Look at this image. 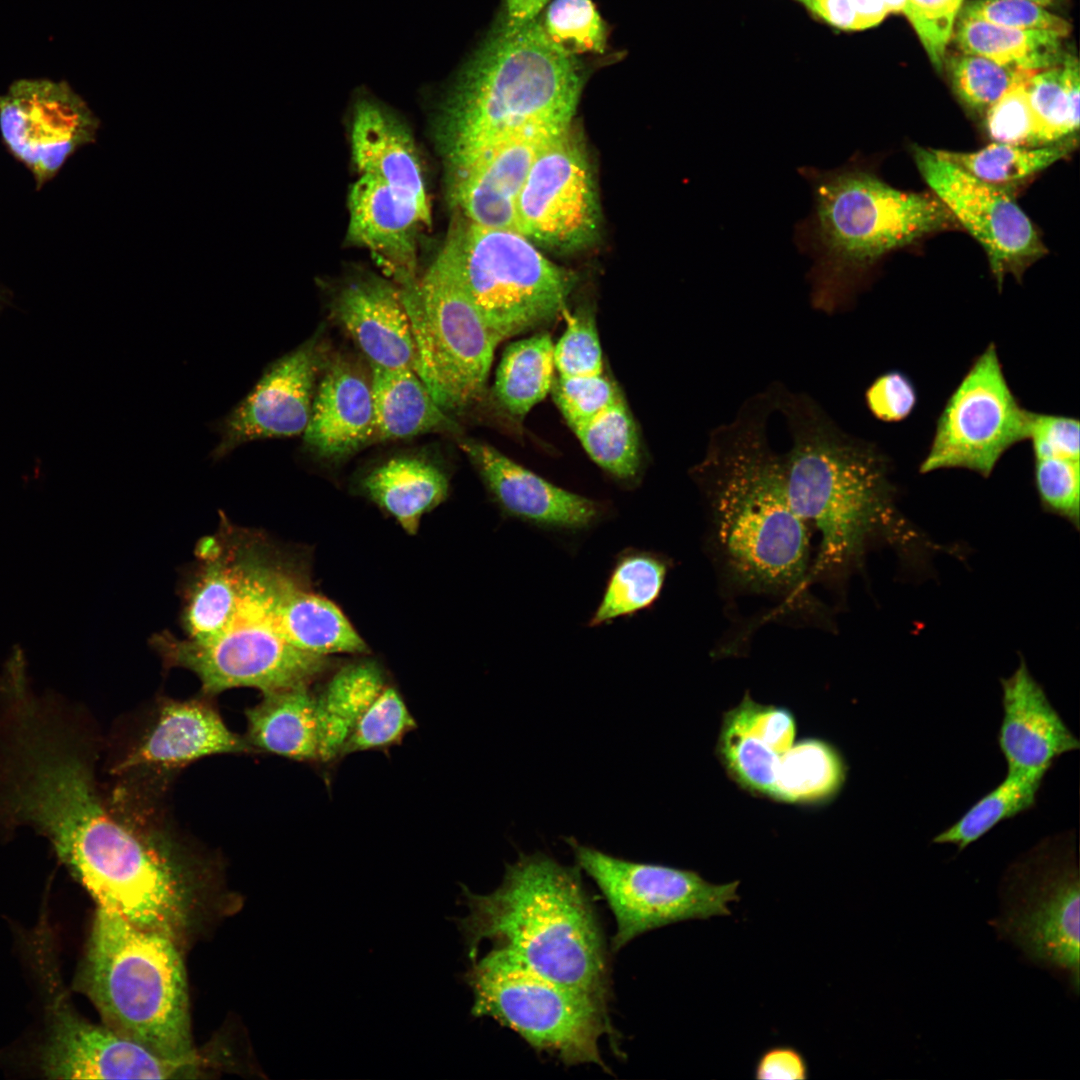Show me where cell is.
I'll use <instances>...</instances> for the list:
<instances>
[{"instance_id": "obj_50", "label": "cell", "mask_w": 1080, "mask_h": 1080, "mask_svg": "<svg viewBox=\"0 0 1080 1080\" xmlns=\"http://www.w3.org/2000/svg\"><path fill=\"white\" fill-rule=\"evenodd\" d=\"M1079 421L1072 417L1031 412L1027 440L1034 457L1079 460Z\"/></svg>"}, {"instance_id": "obj_45", "label": "cell", "mask_w": 1080, "mask_h": 1080, "mask_svg": "<svg viewBox=\"0 0 1080 1080\" xmlns=\"http://www.w3.org/2000/svg\"><path fill=\"white\" fill-rule=\"evenodd\" d=\"M566 329L554 345V365L559 376L603 373L602 350L595 320L590 312L563 310Z\"/></svg>"}, {"instance_id": "obj_47", "label": "cell", "mask_w": 1080, "mask_h": 1080, "mask_svg": "<svg viewBox=\"0 0 1080 1080\" xmlns=\"http://www.w3.org/2000/svg\"><path fill=\"white\" fill-rule=\"evenodd\" d=\"M958 18L1015 29L1052 31L1062 37L1071 31L1066 20L1027 0H973L961 7Z\"/></svg>"}, {"instance_id": "obj_38", "label": "cell", "mask_w": 1080, "mask_h": 1080, "mask_svg": "<svg viewBox=\"0 0 1080 1080\" xmlns=\"http://www.w3.org/2000/svg\"><path fill=\"white\" fill-rule=\"evenodd\" d=\"M1061 62L1062 67L1039 71L1026 82L1034 118V146L1078 137L1079 62L1074 55H1066Z\"/></svg>"}, {"instance_id": "obj_6", "label": "cell", "mask_w": 1080, "mask_h": 1080, "mask_svg": "<svg viewBox=\"0 0 1080 1080\" xmlns=\"http://www.w3.org/2000/svg\"><path fill=\"white\" fill-rule=\"evenodd\" d=\"M584 73L576 56L554 44L536 18L503 22L465 66L437 127L453 174L495 143L528 128L568 126Z\"/></svg>"}, {"instance_id": "obj_24", "label": "cell", "mask_w": 1080, "mask_h": 1080, "mask_svg": "<svg viewBox=\"0 0 1080 1080\" xmlns=\"http://www.w3.org/2000/svg\"><path fill=\"white\" fill-rule=\"evenodd\" d=\"M796 734L790 710L758 703L746 693L723 715L716 752L738 786L770 799L780 759L795 743Z\"/></svg>"}, {"instance_id": "obj_46", "label": "cell", "mask_w": 1080, "mask_h": 1080, "mask_svg": "<svg viewBox=\"0 0 1080 1080\" xmlns=\"http://www.w3.org/2000/svg\"><path fill=\"white\" fill-rule=\"evenodd\" d=\"M552 389L555 401L572 430L591 420L622 397L615 384L603 373L584 376L558 375Z\"/></svg>"}, {"instance_id": "obj_9", "label": "cell", "mask_w": 1080, "mask_h": 1080, "mask_svg": "<svg viewBox=\"0 0 1080 1080\" xmlns=\"http://www.w3.org/2000/svg\"><path fill=\"white\" fill-rule=\"evenodd\" d=\"M998 900V912L989 921L998 938L1060 977L1077 996L1080 878L1075 834L1047 837L1010 863L1001 877Z\"/></svg>"}, {"instance_id": "obj_14", "label": "cell", "mask_w": 1080, "mask_h": 1080, "mask_svg": "<svg viewBox=\"0 0 1080 1080\" xmlns=\"http://www.w3.org/2000/svg\"><path fill=\"white\" fill-rule=\"evenodd\" d=\"M1030 417L990 344L947 399L919 470L960 468L989 477L1011 447L1027 440Z\"/></svg>"}, {"instance_id": "obj_40", "label": "cell", "mask_w": 1080, "mask_h": 1080, "mask_svg": "<svg viewBox=\"0 0 1080 1080\" xmlns=\"http://www.w3.org/2000/svg\"><path fill=\"white\" fill-rule=\"evenodd\" d=\"M573 431L589 457L608 474L624 482L637 477L641 466L639 438L622 397Z\"/></svg>"}, {"instance_id": "obj_22", "label": "cell", "mask_w": 1080, "mask_h": 1080, "mask_svg": "<svg viewBox=\"0 0 1080 1080\" xmlns=\"http://www.w3.org/2000/svg\"><path fill=\"white\" fill-rule=\"evenodd\" d=\"M1000 682L1003 718L997 741L1007 770L1045 777L1057 758L1079 749V740L1023 659Z\"/></svg>"}, {"instance_id": "obj_56", "label": "cell", "mask_w": 1080, "mask_h": 1080, "mask_svg": "<svg viewBox=\"0 0 1080 1080\" xmlns=\"http://www.w3.org/2000/svg\"><path fill=\"white\" fill-rule=\"evenodd\" d=\"M889 13H905L908 0H883Z\"/></svg>"}, {"instance_id": "obj_54", "label": "cell", "mask_w": 1080, "mask_h": 1080, "mask_svg": "<svg viewBox=\"0 0 1080 1080\" xmlns=\"http://www.w3.org/2000/svg\"><path fill=\"white\" fill-rule=\"evenodd\" d=\"M550 0H504V21L510 25H520L537 18Z\"/></svg>"}, {"instance_id": "obj_13", "label": "cell", "mask_w": 1080, "mask_h": 1080, "mask_svg": "<svg viewBox=\"0 0 1080 1080\" xmlns=\"http://www.w3.org/2000/svg\"><path fill=\"white\" fill-rule=\"evenodd\" d=\"M578 868L597 884L616 921L612 950L669 924L731 915L740 900L739 880L715 884L698 872L640 863L607 854L569 839Z\"/></svg>"}, {"instance_id": "obj_31", "label": "cell", "mask_w": 1080, "mask_h": 1080, "mask_svg": "<svg viewBox=\"0 0 1080 1080\" xmlns=\"http://www.w3.org/2000/svg\"><path fill=\"white\" fill-rule=\"evenodd\" d=\"M308 686L263 693L246 711L251 747L294 760L319 759L316 697Z\"/></svg>"}, {"instance_id": "obj_19", "label": "cell", "mask_w": 1080, "mask_h": 1080, "mask_svg": "<svg viewBox=\"0 0 1080 1080\" xmlns=\"http://www.w3.org/2000/svg\"><path fill=\"white\" fill-rule=\"evenodd\" d=\"M318 335L266 367L253 389L218 424V459L245 443L290 437L307 427L320 368Z\"/></svg>"}, {"instance_id": "obj_32", "label": "cell", "mask_w": 1080, "mask_h": 1080, "mask_svg": "<svg viewBox=\"0 0 1080 1080\" xmlns=\"http://www.w3.org/2000/svg\"><path fill=\"white\" fill-rule=\"evenodd\" d=\"M380 668L370 661L342 667L316 697L318 757L330 761L342 747L363 713L384 689Z\"/></svg>"}, {"instance_id": "obj_4", "label": "cell", "mask_w": 1080, "mask_h": 1080, "mask_svg": "<svg viewBox=\"0 0 1080 1080\" xmlns=\"http://www.w3.org/2000/svg\"><path fill=\"white\" fill-rule=\"evenodd\" d=\"M578 871L535 852L508 864L493 892L465 887L468 914L458 923L470 959L488 940L508 960L607 1004L605 944Z\"/></svg>"}, {"instance_id": "obj_29", "label": "cell", "mask_w": 1080, "mask_h": 1080, "mask_svg": "<svg viewBox=\"0 0 1080 1080\" xmlns=\"http://www.w3.org/2000/svg\"><path fill=\"white\" fill-rule=\"evenodd\" d=\"M369 365L373 441L405 439L435 431L457 432V423L435 402L414 370Z\"/></svg>"}, {"instance_id": "obj_37", "label": "cell", "mask_w": 1080, "mask_h": 1080, "mask_svg": "<svg viewBox=\"0 0 1080 1080\" xmlns=\"http://www.w3.org/2000/svg\"><path fill=\"white\" fill-rule=\"evenodd\" d=\"M670 566L662 554L634 548L621 552L589 626H601L651 607L661 594Z\"/></svg>"}, {"instance_id": "obj_1", "label": "cell", "mask_w": 1080, "mask_h": 1080, "mask_svg": "<svg viewBox=\"0 0 1080 1080\" xmlns=\"http://www.w3.org/2000/svg\"><path fill=\"white\" fill-rule=\"evenodd\" d=\"M767 391L709 436L692 470L708 513V545L730 590L779 602L784 617L829 624L811 593V531L793 509L769 432Z\"/></svg>"}, {"instance_id": "obj_2", "label": "cell", "mask_w": 1080, "mask_h": 1080, "mask_svg": "<svg viewBox=\"0 0 1080 1080\" xmlns=\"http://www.w3.org/2000/svg\"><path fill=\"white\" fill-rule=\"evenodd\" d=\"M96 784L83 755L48 762L21 794L20 824L50 842L98 906L173 936L183 915L177 871L161 843L109 807Z\"/></svg>"}, {"instance_id": "obj_34", "label": "cell", "mask_w": 1080, "mask_h": 1080, "mask_svg": "<svg viewBox=\"0 0 1080 1080\" xmlns=\"http://www.w3.org/2000/svg\"><path fill=\"white\" fill-rule=\"evenodd\" d=\"M1063 38L1052 31L1015 29L967 18H959L954 32L963 53L1031 72L1061 63Z\"/></svg>"}, {"instance_id": "obj_5", "label": "cell", "mask_w": 1080, "mask_h": 1080, "mask_svg": "<svg viewBox=\"0 0 1080 1080\" xmlns=\"http://www.w3.org/2000/svg\"><path fill=\"white\" fill-rule=\"evenodd\" d=\"M811 188L812 209L794 227V243L813 264L807 273L814 309L832 315L887 254L958 222L934 194L899 190L851 159L834 169L797 168Z\"/></svg>"}, {"instance_id": "obj_30", "label": "cell", "mask_w": 1080, "mask_h": 1080, "mask_svg": "<svg viewBox=\"0 0 1080 1080\" xmlns=\"http://www.w3.org/2000/svg\"><path fill=\"white\" fill-rule=\"evenodd\" d=\"M365 495L415 534L424 514L442 503L449 480L435 463L417 456H397L373 468L361 482Z\"/></svg>"}, {"instance_id": "obj_20", "label": "cell", "mask_w": 1080, "mask_h": 1080, "mask_svg": "<svg viewBox=\"0 0 1080 1080\" xmlns=\"http://www.w3.org/2000/svg\"><path fill=\"white\" fill-rule=\"evenodd\" d=\"M570 126H539L513 134L453 174V199L468 222L517 230V200L533 162Z\"/></svg>"}, {"instance_id": "obj_27", "label": "cell", "mask_w": 1080, "mask_h": 1080, "mask_svg": "<svg viewBox=\"0 0 1080 1080\" xmlns=\"http://www.w3.org/2000/svg\"><path fill=\"white\" fill-rule=\"evenodd\" d=\"M333 312L369 364L416 372L415 342L399 287L373 276L354 279L338 293Z\"/></svg>"}, {"instance_id": "obj_57", "label": "cell", "mask_w": 1080, "mask_h": 1080, "mask_svg": "<svg viewBox=\"0 0 1080 1080\" xmlns=\"http://www.w3.org/2000/svg\"><path fill=\"white\" fill-rule=\"evenodd\" d=\"M1027 1L1036 3V4L1044 7V6H1047V5L1051 4L1054 0H1027Z\"/></svg>"}, {"instance_id": "obj_52", "label": "cell", "mask_w": 1080, "mask_h": 1080, "mask_svg": "<svg viewBox=\"0 0 1080 1080\" xmlns=\"http://www.w3.org/2000/svg\"><path fill=\"white\" fill-rule=\"evenodd\" d=\"M756 1079L805 1080L809 1067L804 1055L795 1047L777 1045L767 1048L754 1067Z\"/></svg>"}, {"instance_id": "obj_55", "label": "cell", "mask_w": 1080, "mask_h": 1080, "mask_svg": "<svg viewBox=\"0 0 1080 1080\" xmlns=\"http://www.w3.org/2000/svg\"><path fill=\"white\" fill-rule=\"evenodd\" d=\"M860 30L879 24L889 13L883 0H851Z\"/></svg>"}, {"instance_id": "obj_8", "label": "cell", "mask_w": 1080, "mask_h": 1080, "mask_svg": "<svg viewBox=\"0 0 1080 1080\" xmlns=\"http://www.w3.org/2000/svg\"><path fill=\"white\" fill-rule=\"evenodd\" d=\"M232 582L223 621L208 641H187L192 664L227 687L276 688L297 682L311 666V655L283 637L277 612L288 565L256 531L222 520L216 534Z\"/></svg>"}, {"instance_id": "obj_33", "label": "cell", "mask_w": 1080, "mask_h": 1080, "mask_svg": "<svg viewBox=\"0 0 1080 1080\" xmlns=\"http://www.w3.org/2000/svg\"><path fill=\"white\" fill-rule=\"evenodd\" d=\"M848 767L838 749L819 738L795 741L776 773L771 800L818 805L834 799L843 788Z\"/></svg>"}, {"instance_id": "obj_44", "label": "cell", "mask_w": 1080, "mask_h": 1080, "mask_svg": "<svg viewBox=\"0 0 1080 1080\" xmlns=\"http://www.w3.org/2000/svg\"><path fill=\"white\" fill-rule=\"evenodd\" d=\"M1079 466V460L1034 457V484L1041 505L1076 528L1080 519Z\"/></svg>"}, {"instance_id": "obj_15", "label": "cell", "mask_w": 1080, "mask_h": 1080, "mask_svg": "<svg viewBox=\"0 0 1080 1080\" xmlns=\"http://www.w3.org/2000/svg\"><path fill=\"white\" fill-rule=\"evenodd\" d=\"M570 128L539 152L516 206L517 230L536 246L561 253L590 246L600 232L591 165Z\"/></svg>"}, {"instance_id": "obj_11", "label": "cell", "mask_w": 1080, "mask_h": 1080, "mask_svg": "<svg viewBox=\"0 0 1080 1080\" xmlns=\"http://www.w3.org/2000/svg\"><path fill=\"white\" fill-rule=\"evenodd\" d=\"M466 980L474 1016L493 1018L565 1065L596 1064L609 1071L599 1048L600 1038L611 1032L606 1003L493 950L474 961Z\"/></svg>"}, {"instance_id": "obj_49", "label": "cell", "mask_w": 1080, "mask_h": 1080, "mask_svg": "<svg viewBox=\"0 0 1080 1080\" xmlns=\"http://www.w3.org/2000/svg\"><path fill=\"white\" fill-rule=\"evenodd\" d=\"M1034 129L1026 82L1008 90L985 112V130L993 142L1034 146Z\"/></svg>"}, {"instance_id": "obj_21", "label": "cell", "mask_w": 1080, "mask_h": 1080, "mask_svg": "<svg viewBox=\"0 0 1080 1080\" xmlns=\"http://www.w3.org/2000/svg\"><path fill=\"white\" fill-rule=\"evenodd\" d=\"M459 445L507 516L544 529L578 531L603 513L594 500L552 484L486 443L464 439Z\"/></svg>"}, {"instance_id": "obj_28", "label": "cell", "mask_w": 1080, "mask_h": 1080, "mask_svg": "<svg viewBox=\"0 0 1080 1080\" xmlns=\"http://www.w3.org/2000/svg\"><path fill=\"white\" fill-rule=\"evenodd\" d=\"M352 156L360 174L385 182L431 217L422 166L407 129L376 104H357L351 130Z\"/></svg>"}, {"instance_id": "obj_7", "label": "cell", "mask_w": 1080, "mask_h": 1080, "mask_svg": "<svg viewBox=\"0 0 1080 1080\" xmlns=\"http://www.w3.org/2000/svg\"><path fill=\"white\" fill-rule=\"evenodd\" d=\"M79 984L106 1025L171 1059H197L173 936L97 907Z\"/></svg>"}, {"instance_id": "obj_39", "label": "cell", "mask_w": 1080, "mask_h": 1080, "mask_svg": "<svg viewBox=\"0 0 1080 1080\" xmlns=\"http://www.w3.org/2000/svg\"><path fill=\"white\" fill-rule=\"evenodd\" d=\"M1044 776L1007 770L1004 779L973 804L962 817L932 842L953 844L962 851L1001 821L1031 809Z\"/></svg>"}, {"instance_id": "obj_51", "label": "cell", "mask_w": 1080, "mask_h": 1080, "mask_svg": "<svg viewBox=\"0 0 1080 1080\" xmlns=\"http://www.w3.org/2000/svg\"><path fill=\"white\" fill-rule=\"evenodd\" d=\"M871 414L880 421L895 423L906 419L917 404V391L908 376L892 370L878 376L865 392Z\"/></svg>"}, {"instance_id": "obj_12", "label": "cell", "mask_w": 1080, "mask_h": 1080, "mask_svg": "<svg viewBox=\"0 0 1080 1080\" xmlns=\"http://www.w3.org/2000/svg\"><path fill=\"white\" fill-rule=\"evenodd\" d=\"M452 234L461 281L497 344L563 312L576 276L525 235L471 222Z\"/></svg>"}, {"instance_id": "obj_41", "label": "cell", "mask_w": 1080, "mask_h": 1080, "mask_svg": "<svg viewBox=\"0 0 1080 1080\" xmlns=\"http://www.w3.org/2000/svg\"><path fill=\"white\" fill-rule=\"evenodd\" d=\"M948 69L955 94L978 113H985L1004 93L1037 73L966 53L951 58Z\"/></svg>"}, {"instance_id": "obj_42", "label": "cell", "mask_w": 1080, "mask_h": 1080, "mask_svg": "<svg viewBox=\"0 0 1080 1080\" xmlns=\"http://www.w3.org/2000/svg\"><path fill=\"white\" fill-rule=\"evenodd\" d=\"M541 24L549 39L568 54L605 50L607 27L592 0H553Z\"/></svg>"}, {"instance_id": "obj_48", "label": "cell", "mask_w": 1080, "mask_h": 1080, "mask_svg": "<svg viewBox=\"0 0 1080 1080\" xmlns=\"http://www.w3.org/2000/svg\"><path fill=\"white\" fill-rule=\"evenodd\" d=\"M963 0H908L905 15L929 58L939 68Z\"/></svg>"}, {"instance_id": "obj_23", "label": "cell", "mask_w": 1080, "mask_h": 1080, "mask_svg": "<svg viewBox=\"0 0 1080 1080\" xmlns=\"http://www.w3.org/2000/svg\"><path fill=\"white\" fill-rule=\"evenodd\" d=\"M252 750L207 701L167 699L161 703L153 724L116 770H175L206 756Z\"/></svg>"}, {"instance_id": "obj_16", "label": "cell", "mask_w": 1080, "mask_h": 1080, "mask_svg": "<svg viewBox=\"0 0 1080 1080\" xmlns=\"http://www.w3.org/2000/svg\"><path fill=\"white\" fill-rule=\"evenodd\" d=\"M914 162L933 194L985 250L999 288L1047 253L1033 223L1010 192L989 185L914 145Z\"/></svg>"}, {"instance_id": "obj_43", "label": "cell", "mask_w": 1080, "mask_h": 1080, "mask_svg": "<svg viewBox=\"0 0 1080 1080\" xmlns=\"http://www.w3.org/2000/svg\"><path fill=\"white\" fill-rule=\"evenodd\" d=\"M415 726L400 694L384 687L356 723L340 755L390 745Z\"/></svg>"}, {"instance_id": "obj_26", "label": "cell", "mask_w": 1080, "mask_h": 1080, "mask_svg": "<svg viewBox=\"0 0 1080 1080\" xmlns=\"http://www.w3.org/2000/svg\"><path fill=\"white\" fill-rule=\"evenodd\" d=\"M304 445L315 456L338 461L373 442L370 378L351 361L332 360L316 385Z\"/></svg>"}, {"instance_id": "obj_17", "label": "cell", "mask_w": 1080, "mask_h": 1080, "mask_svg": "<svg viewBox=\"0 0 1080 1080\" xmlns=\"http://www.w3.org/2000/svg\"><path fill=\"white\" fill-rule=\"evenodd\" d=\"M97 120L65 81L21 79L0 95V131L38 181L53 176L95 136Z\"/></svg>"}, {"instance_id": "obj_18", "label": "cell", "mask_w": 1080, "mask_h": 1080, "mask_svg": "<svg viewBox=\"0 0 1080 1080\" xmlns=\"http://www.w3.org/2000/svg\"><path fill=\"white\" fill-rule=\"evenodd\" d=\"M41 1068L56 1079H167L192 1072L197 1059L166 1058L77 1015L62 995L52 999Z\"/></svg>"}, {"instance_id": "obj_36", "label": "cell", "mask_w": 1080, "mask_h": 1080, "mask_svg": "<svg viewBox=\"0 0 1080 1080\" xmlns=\"http://www.w3.org/2000/svg\"><path fill=\"white\" fill-rule=\"evenodd\" d=\"M554 344L542 332L508 345L497 368L494 393L511 415L523 417L552 389Z\"/></svg>"}, {"instance_id": "obj_53", "label": "cell", "mask_w": 1080, "mask_h": 1080, "mask_svg": "<svg viewBox=\"0 0 1080 1080\" xmlns=\"http://www.w3.org/2000/svg\"><path fill=\"white\" fill-rule=\"evenodd\" d=\"M808 8L836 28L860 30L851 0H810Z\"/></svg>"}, {"instance_id": "obj_35", "label": "cell", "mask_w": 1080, "mask_h": 1080, "mask_svg": "<svg viewBox=\"0 0 1080 1080\" xmlns=\"http://www.w3.org/2000/svg\"><path fill=\"white\" fill-rule=\"evenodd\" d=\"M1078 137L1042 146H1025L1000 142L975 151L934 152L973 177L1012 192L1016 187L1069 155L1077 146Z\"/></svg>"}, {"instance_id": "obj_25", "label": "cell", "mask_w": 1080, "mask_h": 1080, "mask_svg": "<svg viewBox=\"0 0 1080 1080\" xmlns=\"http://www.w3.org/2000/svg\"><path fill=\"white\" fill-rule=\"evenodd\" d=\"M349 239L369 249L400 283L416 284V235L431 217L380 179L360 174L349 194Z\"/></svg>"}, {"instance_id": "obj_10", "label": "cell", "mask_w": 1080, "mask_h": 1080, "mask_svg": "<svg viewBox=\"0 0 1080 1080\" xmlns=\"http://www.w3.org/2000/svg\"><path fill=\"white\" fill-rule=\"evenodd\" d=\"M400 291L416 373L446 413L464 410L483 395L498 344L461 281L452 232L424 276Z\"/></svg>"}, {"instance_id": "obj_3", "label": "cell", "mask_w": 1080, "mask_h": 1080, "mask_svg": "<svg viewBox=\"0 0 1080 1080\" xmlns=\"http://www.w3.org/2000/svg\"><path fill=\"white\" fill-rule=\"evenodd\" d=\"M788 448L777 452L789 501L819 544L811 582L840 586L867 549L896 532L887 464L871 444L843 432L805 394L772 384Z\"/></svg>"}, {"instance_id": "obj_58", "label": "cell", "mask_w": 1080, "mask_h": 1080, "mask_svg": "<svg viewBox=\"0 0 1080 1080\" xmlns=\"http://www.w3.org/2000/svg\"><path fill=\"white\" fill-rule=\"evenodd\" d=\"M796 1L801 2L802 4H804V5H806L808 7L810 0H796Z\"/></svg>"}]
</instances>
